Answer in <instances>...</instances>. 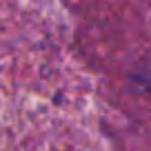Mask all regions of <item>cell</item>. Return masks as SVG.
Instances as JSON below:
<instances>
[{
	"label": "cell",
	"instance_id": "1",
	"mask_svg": "<svg viewBox=\"0 0 151 151\" xmlns=\"http://www.w3.org/2000/svg\"><path fill=\"white\" fill-rule=\"evenodd\" d=\"M129 82L138 91H151V56H147L140 62H136L133 71L129 73Z\"/></svg>",
	"mask_w": 151,
	"mask_h": 151
}]
</instances>
